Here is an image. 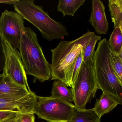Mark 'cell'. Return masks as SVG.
I'll use <instances>...</instances> for the list:
<instances>
[{
  "label": "cell",
  "instance_id": "cell-12",
  "mask_svg": "<svg viewBox=\"0 0 122 122\" xmlns=\"http://www.w3.org/2000/svg\"><path fill=\"white\" fill-rule=\"evenodd\" d=\"M122 103L114 96L102 92L100 98L96 99L94 107L92 109L101 118L104 114L110 112L118 105Z\"/></svg>",
  "mask_w": 122,
  "mask_h": 122
},
{
  "label": "cell",
  "instance_id": "cell-11",
  "mask_svg": "<svg viewBox=\"0 0 122 122\" xmlns=\"http://www.w3.org/2000/svg\"><path fill=\"white\" fill-rule=\"evenodd\" d=\"M32 92L13 82L6 76L0 83V98L19 100Z\"/></svg>",
  "mask_w": 122,
  "mask_h": 122
},
{
  "label": "cell",
  "instance_id": "cell-13",
  "mask_svg": "<svg viewBox=\"0 0 122 122\" xmlns=\"http://www.w3.org/2000/svg\"><path fill=\"white\" fill-rule=\"evenodd\" d=\"M101 118L92 109H81L75 107L68 122H100Z\"/></svg>",
  "mask_w": 122,
  "mask_h": 122
},
{
  "label": "cell",
  "instance_id": "cell-26",
  "mask_svg": "<svg viewBox=\"0 0 122 122\" xmlns=\"http://www.w3.org/2000/svg\"><path fill=\"white\" fill-rule=\"evenodd\" d=\"M5 76L3 73L0 74V83H2L4 80Z\"/></svg>",
  "mask_w": 122,
  "mask_h": 122
},
{
  "label": "cell",
  "instance_id": "cell-3",
  "mask_svg": "<svg viewBox=\"0 0 122 122\" xmlns=\"http://www.w3.org/2000/svg\"><path fill=\"white\" fill-rule=\"evenodd\" d=\"M34 0H18L14 5L15 12L36 27L44 38L49 41L63 40L69 35L67 28L61 23L52 19L41 6Z\"/></svg>",
  "mask_w": 122,
  "mask_h": 122
},
{
  "label": "cell",
  "instance_id": "cell-23",
  "mask_svg": "<svg viewBox=\"0 0 122 122\" xmlns=\"http://www.w3.org/2000/svg\"><path fill=\"white\" fill-rule=\"evenodd\" d=\"M21 122H35V114L33 113L22 114Z\"/></svg>",
  "mask_w": 122,
  "mask_h": 122
},
{
  "label": "cell",
  "instance_id": "cell-8",
  "mask_svg": "<svg viewBox=\"0 0 122 122\" xmlns=\"http://www.w3.org/2000/svg\"><path fill=\"white\" fill-rule=\"evenodd\" d=\"M24 19L16 12L5 10L0 16V36L13 48L19 49Z\"/></svg>",
  "mask_w": 122,
  "mask_h": 122
},
{
  "label": "cell",
  "instance_id": "cell-24",
  "mask_svg": "<svg viewBox=\"0 0 122 122\" xmlns=\"http://www.w3.org/2000/svg\"><path fill=\"white\" fill-rule=\"evenodd\" d=\"M21 114H18V115H15L12 117H10L7 119H5L4 120L0 122H15L18 118L19 116Z\"/></svg>",
  "mask_w": 122,
  "mask_h": 122
},
{
  "label": "cell",
  "instance_id": "cell-16",
  "mask_svg": "<svg viewBox=\"0 0 122 122\" xmlns=\"http://www.w3.org/2000/svg\"><path fill=\"white\" fill-rule=\"evenodd\" d=\"M108 6L114 28L122 30V0H109Z\"/></svg>",
  "mask_w": 122,
  "mask_h": 122
},
{
  "label": "cell",
  "instance_id": "cell-21",
  "mask_svg": "<svg viewBox=\"0 0 122 122\" xmlns=\"http://www.w3.org/2000/svg\"><path fill=\"white\" fill-rule=\"evenodd\" d=\"M18 114H23L15 111H0V122L10 117Z\"/></svg>",
  "mask_w": 122,
  "mask_h": 122
},
{
  "label": "cell",
  "instance_id": "cell-10",
  "mask_svg": "<svg viewBox=\"0 0 122 122\" xmlns=\"http://www.w3.org/2000/svg\"><path fill=\"white\" fill-rule=\"evenodd\" d=\"M91 14L88 22L99 35H106L108 32L109 24L106 18L104 4L100 0H92Z\"/></svg>",
  "mask_w": 122,
  "mask_h": 122
},
{
  "label": "cell",
  "instance_id": "cell-9",
  "mask_svg": "<svg viewBox=\"0 0 122 122\" xmlns=\"http://www.w3.org/2000/svg\"><path fill=\"white\" fill-rule=\"evenodd\" d=\"M37 95L32 91L19 100L0 98V111H15L23 114L33 113L37 101Z\"/></svg>",
  "mask_w": 122,
  "mask_h": 122
},
{
  "label": "cell",
  "instance_id": "cell-22",
  "mask_svg": "<svg viewBox=\"0 0 122 122\" xmlns=\"http://www.w3.org/2000/svg\"><path fill=\"white\" fill-rule=\"evenodd\" d=\"M5 56L3 47V40L0 36V71L4 69Z\"/></svg>",
  "mask_w": 122,
  "mask_h": 122
},
{
  "label": "cell",
  "instance_id": "cell-19",
  "mask_svg": "<svg viewBox=\"0 0 122 122\" xmlns=\"http://www.w3.org/2000/svg\"><path fill=\"white\" fill-rule=\"evenodd\" d=\"M111 63L113 70L118 79L122 83V60L118 54L111 51Z\"/></svg>",
  "mask_w": 122,
  "mask_h": 122
},
{
  "label": "cell",
  "instance_id": "cell-2",
  "mask_svg": "<svg viewBox=\"0 0 122 122\" xmlns=\"http://www.w3.org/2000/svg\"><path fill=\"white\" fill-rule=\"evenodd\" d=\"M20 55L26 75L34 76L40 82L51 78L50 64L46 60L37 34L30 27L21 31Z\"/></svg>",
  "mask_w": 122,
  "mask_h": 122
},
{
  "label": "cell",
  "instance_id": "cell-18",
  "mask_svg": "<svg viewBox=\"0 0 122 122\" xmlns=\"http://www.w3.org/2000/svg\"><path fill=\"white\" fill-rule=\"evenodd\" d=\"M101 40V36L95 35V33L93 35L83 50V62H85L93 59L96 43Z\"/></svg>",
  "mask_w": 122,
  "mask_h": 122
},
{
  "label": "cell",
  "instance_id": "cell-5",
  "mask_svg": "<svg viewBox=\"0 0 122 122\" xmlns=\"http://www.w3.org/2000/svg\"><path fill=\"white\" fill-rule=\"evenodd\" d=\"M71 87L75 107L85 109L86 104L95 97L98 89L93 59L82 62L78 75Z\"/></svg>",
  "mask_w": 122,
  "mask_h": 122
},
{
  "label": "cell",
  "instance_id": "cell-14",
  "mask_svg": "<svg viewBox=\"0 0 122 122\" xmlns=\"http://www.w3.org/2000/svg\"><path fill=\"white\" fill-rule=\"evenodd\" d=\"M51 93L52 97L60 98L70 103L73 102L72 89L68 88L66 84L61 81H55L53 84Z\"/></svg>",
  "mask_w": 122,
  "mask_h": 122
},
{
  "label": "cell",
  "instance_id": "cell-25",
  "mask_svg": "<svg viewBox=\"0 0 122 122\" xmlns=\"http://www.w3.org/2000/svg\"><path fill=\"white\" fill-rule=\"evenodd\" d=\"M18 0H0V4H5L7 5H15Z\"/></svg>",
  "mask_w": 122,
  "mask_h": 122
},
{
  "label": "cell",
  "instance_id": "cell-7",
  "mask_svg": "<svg viewBox=\"0 0 122 122\" xmlns=\"http://www.w3.org/2000/svg\"><path fill=\"white\" fill-rule=\"evenodd\" d=\"M5 56L3 74L17 85L31 91L19 51L3 40Z\"/></svg>",
  "mask_w": 122,
  "mask_h": 122
},
{
  "label": "cell",
  "instance_id": "cell-20",
  "mask_svg": "<svg viewBox=\"0 0 122 122\" xmlns=\"http://www.w3.org/2000/svg\"><path fill=\"white\" fill-rule=\"evenodd\" d=\"M83 50L81 51L80 54L78 55L77 58V60L76 62L74 69H73V73L72 76V85L73 83L76 80L78 73L80 71L81 65L83 61Z\"/></svg>",
  "mask_w": 122,
  "mask_h": 122
},
{
  "label": "cell",
  "instance_id": "cell-6",
  "mask_svg": "<svg viewBox=\"0 0 122 122\" xmlns=\"http://www.w3.org/2000/svg\"><path fill=\"white\" fill-rule=\"evenodd\" d=\"M75 106L60 98L37 96L33 113L48 122H68Z\"/></svg>",
  "mask_w": 122,
  "mask_h": 122
},
{
  "label": "cell",
  "instance_id": "cell-4",
  "mask_svg": "<svg viewBox=\"0 0 122 122\" xmlns=\"http://www.w3.org/2000/svg\"><path fill=\"white\" fill-rule=\"evenodd\" d=\"M93 61L98 89L114 96L122 102V83L113 68L111 51L106 38L98 43Z\"/></svg>",
  "mask_w": 122,
  "mask_h": 122
},
{
  "label": "cell",
  "instance_id": "cell-15",
  "mask_svg": "<svg viewBox=\"0 0 122 122\" xmlns=\"http://www.w3.org/2000/svg\"><path fill=\"white\" fill-rule=\"evenodd\" d=\"M85 1L86 0H59L57 6L58 11L62 13L63 17L66 15L73 17Z\"/></svg>",
  "mask_w": 122,
  "mask_h": 122
},
{
  "label": "cell",
  "instance_id": "cell-1",
  "mask_svg": "<svg viewBox=\"0 0 122 122\" xmlns=\"http://www.w3.org/2000/svg\"><path fill=\"white\" fill-rule=\"evenodd\" d=\"M95 32L88 31L75 40L61 41L56 48L51 50V80H59L68 87H72L74 66L79 54Z\"/></svg>",
  "mask_w": 122,
  "mask_h": 122
},
{
  "label": "cell",
  "instance_id": "cell-27",
  "mask_svg": "<svg viewBox=\"0 0 122 122\" xmlns=\"http://www.w3.org/2000/svg\"><path fill=\"white\" fill-rule=\"evenodd\" d=\"M22 114H21L19 116L18 118L17 119V120L15 121V122H21V117H22Z\"/></svg>",
  "mask_w": 122,
  "mask_h": 122
},
{
  "label": "cell",
  "instance_id": "cell-17",
  "mask_svg": "<svg viewBox=\"0 0 122 122\" xmlns=\"http://www.w3.org/2000/svg\"><path fill=\"white\" fill-rule=\"evenodd\" d=\"M108 43L111 51L118 55L122 50V30L119 28H114Z\"/></svg>",
  "mask_w": 122,
  "mask_h": 122
}]
</instances>
